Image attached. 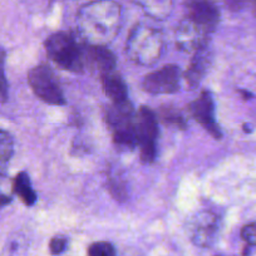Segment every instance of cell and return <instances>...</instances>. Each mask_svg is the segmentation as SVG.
Instances as JSON below:
<instances>
[{"label":"cell","instance_id":"cell-1","mask_svg":"<svg viewBox=\"0 0 256 256\" xmlns=\"http://www.w3.org/2000/svg\"><path fill=\"white\" fill-rule=\"evenodd\" d=\"M78 30L88 46H106L120 26V6L113 0H97L80 9Z\"/></svg>","mask_w":256,"mask_h":256},{"label":"cell","instance_id":"cell-2","mask_svg":"<svg viewBox=\"0 0 256 256\" xmlns=\"http://www.w3.org/2000/svg\"><path fill=\"white\" fill-rule=\"evenodd\" d=\"M46 49L49 58L63 70L82 73L87 68L86 46L78 43L70 33L60 32L50 36L46 42Z\"/></svg>","mask_w":256,"mask_h":256},{"label":"cell","instance_id":"cell-3","mask_svg":"<svg viewBox=\"0 0 256 256\" xmlns=\"http://www.w3.org/2000/svg\"><path fill=\"white\" fill-rule=\"evenodd\" d=\"M164 50V36L157 29L137 26L127 39L126 53L128 58L140 66L156 63Z\"/></svg>","mask_w":256,"mask_h":256},{"label":"cell","instance_id":"cell-4","mask_svg":"<svg viewBox=\"0 0 256 256\" xmlns=\"http://www.w3.org/2000/svg\"><path fill=\"white\" fill-rule=\"evenodd\" d=\"M107 123L112 130L113 142L120 150L137 147L136 116L131 102L112 103L107 110Z\"/></svg>","mask_w":256,"mask_h":256},{"label":"cell","instance_id":"cell-5","mask_svg":"<svg viewBox=\"0 0 256 256\" xmlns=\"http://www.w3.org/2000/svg\"><path fill=\"white\" fill-rule=\"evenodd\" d=\"M136 134L141 160L144 164H151L157 154L158 124L156 114L148 107H142L136 114Z\"/></svg>","mask_w":256,"mask_h":256},{"label":"cell","instance_id":"cell-6","mask_svg":"<svg viewBox=\"0 0 256 256\" xmlns=\"http://www.w3.org/2000/svg\"><path fill=\"white\" fill-rule=\"evenodd\" d=\"M28 82L34 94L43 102L53 106L66 104L63 90L56 80V74L48 66L40 64L30 70L28 73Z\"/></svg>","mask_w":256,"mask_h":256},{"label":"cell","instance_id":"cell-7","mask_svg":"<svg viewBox=\"0 0 256 256\" xmlns=\"http://www.w3.org/2000/svg\"><path fill=\"white\" fill-rule=\"evenodd\" d=\"M181 72L174 64H168L146 76L144 90L151 94H171L180 90Z\"/></svg>","mask_w":256,"mask_h":256},{"label":"cell","instance_id":"cell-8","mask_svg":"<svg viewBox=\"0 0 256 256\" xmlns=\"http://www.w3.org/2000/svg\"><path fill=\"white\" fill-rule=\"evenodd\" d=\"M211 32L198 26L188 18L184 19L176 32V44L178 49L184 52L196 53L200 49L206 48L208 39Z\"/></svg>","mask_w":256,"mask_h":256},{"label":"cell","instance_id":"cell-9","mask_svg":"<svg viewBox=\"0 0 256 256\" xmlns=\"http://www.w3.org/2000/svg\"><path fill=\"white\" fill-rule=\"evenodd\" d=\"M191 116L215 138H221V131L215 120V104L210 92H202L198 98L190 103Z\"/></svg>","mask_w":256,"mask_h":256},{"label":"cell","instance_id":"cell-10","mask_svg":"<svg viewBox=\"0 0 256 256\" xmlns=\"http://www.w3.org/2000/svg\"><path fill=\"white\" fill-rule=\"evenodd\" d=\"M186 6V18L211 33L215 30L220 19V12L214 0H188Z\"/></svg>","mask_w":256,"mask_h":256},{"label":"cell","instance_id":"cell-11","mask_svg":"<svg viewBox=\"0 0 256 256\" xmlns=\"http://www.w3.org/2000/svg\"><path fill=\"white\" fill-rule=\"evenodd\" d=\"M218 228V221L215 215L210 212L200 214L192 225V241L198 246H210L214 242Z\"/></svg>","mask_w":256,"mask_h":256},{"label":"cell","instance_id":"cell-12","mask_svg":"<svg viewBox=\"0 0 256 256\" xmlns=\"http://www.w3.org/2000/svg\"><path fill=\"white\" fill-rule=\"evenodd\" d=\"M86 63L88 70H94L103 74L106 72L116 70L117 62L112 52L106 46H86Z\"/></svg>","mask_w":256,"mask_h":256},{"label":"cell","instance_id":"cell-13","mask_svg":"<svg viewBox=\"0 0 256 256\" xmlns=\"http://www.w3.org/2000/svg\"><path fill=\"white\" fill-rule=\"evenodd\" d=\"M100 83L107 97L112 100V103H124L128 102V90L124 80L117 73V70H113L110 72H106L100 76Z\"/></svg>","mask_w":256,"mask_h":256},{"label":"cell","instance_id":"cell-14","mask_svg":"<svg viewBox=\"0 0 256 256\" xmlns=\"http://www.w3.org/2000/svg\"><path fill=\"white\" fill-rule=\"evenodd\" d=\"M208 67V56L206 48L200 49L195 53V56L192 58L190 67L187 68L186 73H184V80L186 84L188 86L191 90L198 87L202 80L204 76H205L206 70Z\"/></svg>","mask_w":256,"mask_h":256},{"label":"cell","instance_id":"cell-15","mask_svg":"<svg viewBox=\"0 0 256 256\" xmlns=\"http://www.w3.org/2000/svg\"><path fill=\"white\" fill-rule=\"evenodd\" d=\"M13 191L26 206H33L36 202V194L32 187L30 180L26 172H20L16 176L13 182Z\"/></svg>","mask_w":256,"mask_h":256},{"label":"cell","instance_id":"cell-16","mask_svg":"<svg viewBox=\"0 0 256 256\" xmlns=\"http://www.w3.org/2000/svg\"><path fill=\"white\" fill-rule=\"evenodd\" d=\"M137 4L154 19L167 18L172 8V0H137Z\"/></svg>","mask_w":256,"mask_h":256},{"label":"cell","instance_id":"cell-17","mask_svg":"<svg viewBox=\"0 0 256 256\" xmlns=\"http://www.w3.org/2000/svg\"><path fill=\"white\" fill-rule=\"evenodd\" d=\"M14 154V140L6 131L0 130V174L6 172Z\"/></svg>","mask_w":256,"mask_h":256},{"label":"cell","instance_id":"cell-18","mask_svg":"<svg viewBox=\"0 0 256 256\" xmlns=\"http://www.w3.org/2000/svg\"><path fill=\"white\" fill-rule=\"evenodd\" d=\"M161 118L166 124L174 126V127L180 128V130H184L186 128V122H184V117L178 110H174V107H164L161 110Z\"/></svg>","mask_w":256,"mask_h":256},{"label":"cell","instance_id":"cell-19","mask_svg":"<svg viewBox=\"0 0 256 256\" xmlns=\"http://www.w3.org/2000/svg\"><path fill=\"white\" fill-rule=\"evenodd\" d=\"M88 255L90 256H117L116 250L112 244L106 242V241H100L94 242L88 248Z\"/></svg>","mask_w":256,"mask_h":256},{"label":"cell","instance_id":"cell-20","mask_svg":"<svg viewBox=\"0 0 256 256\" xmlns=\"http://www.w3.org/2000/svg\"><path fill=\"white\" fill-rule=\"evenodd\" d=\"M6 52L0 48V100L6 102L8 98V82L6 77Z\"/></svg>","mask_w":256,"mask_h":256},{"label":"cell","instance_id":"cell-21","mask_svg":"<svg viewBox=\"0 0 256 256\" xmlns=\"http://www.w3.org/2000/svg\"><path fill=\"white\" fill-rule=\"evenodd\" d=\"M241 238L250 245L256 246V224L245 225L241 230Z\"/></svg>","mask_w":256,"mask_h":256},{"label":"cell","instance_id":"cell-22","mask_svg":"<svg viewBox=\"0 0 256 256\" xmlns=\"http://www.w3.org/2000/svg\"><path fill=\"white\" fill-rule=\"evenodd\" d=\"M66 246H67V240L63 236H56V238H52L50 241V252L54 255H58V254L63 252L66 250Z\"/></svg>","mask_w":256,"mask_h":256},{"label":"cell","instance_id":"cell-23","mask_svg":"<svg viewBox=\"0 0 256 256\" xmlns=\"http://www.w3.org/2000/svg\"><path fill=\"white\" fill-rule=\"evenodd\" d=\"M248 0H225L226 6L228 8L234 9V10H238V9L244 8L248 4Z\"/></svg>","mask_w":256,"mask_h":256}]
</instances>
